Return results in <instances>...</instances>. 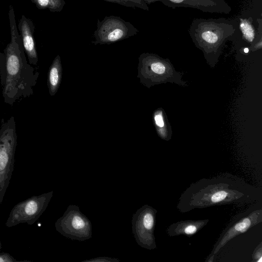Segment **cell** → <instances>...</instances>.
Instances as JSON below:
<instances>
[{"label": "cell", "mask_w": 262, "mask_h": 262, "mask_svg": "<svg viewBox=\"0 0 262 262\" xmlns=\"http://www.w3.org/2000/svg\"><path fill=\"white\" fill-rule=\"evenodd\" d=\"M156 212L151 207L145 205L132 217V231L137 243L149 250L156 247L154 236Z\"/></svg>", "instance_id": "cell-7"}, {"label": "cell", "mask_w": 262, "mask_h": 262, "mask_svg": "<svg viewBox=\"0 0 262 262\" xmlns=\"http://www.w3.org/2000/svg\"><path fill=\"white\" fill-rule=\"evenodd\" d=\"M8 19L11 39L3 53L0 52V79L4 101L12 106L33 94L39 72L27 60L11 5Z\"/></svg>", "instance_id": "cell-1"}, {"label": "cell", "mask_w": 262, "mask_h": 262, "mask_svg": "<svg viewBox=\"0 0 262 262\" xmlns=\"http://www.w3.org/2000/svg\"><path fill=\"white\" fill-rule=\"evenodd\" d=\"M62 71L60 57L57 55L50 67L48 74L47 85L51 96H54L58 90L61 80Z\"/></svg>", "instance_id": "cell-10"}, {"label": "cell", "mask_w": 262, "mask_h": 262, "mask_svg": "<svg viewBox=\"0 0 262 262\" xmlns=\"http://www.w3.org/2000/svg\"><path fill=\"white\" fill-rule=\"evenodd\" d=\"M154 120L157 126L159 127H162L164 126V123L161 113H157L155 114Z\"/></svg>", "instance_id": "cell-18"}, {"label": "cell", "mask_w": 262, "mask_h": 262, "mask_svg": "<svg viewBox=\"0 0 262 262\" xmlns=\"http://www.w3.org/2000/svg\"><path fill=\"white\" fill-rule=\"evenodd\" d=\"M238 31L237 23L225 18H197L192 21L189 32L192 39L201 47L221 45Z\"/></svg>", "instance_id": "cell-2"}, {"label": "cell", "mask_w": 262, "mask_h": 262, "mask_svg": "<svg viewBox=\"0 0 262 262\" xmlns=\"http://www.w3.org/2000/svg\"><path fill=\"white\" fill-rule=\"evenodd\" d=\"M0 246H2V244H1V241H0Z\"/></svg>", "instance_id": "cell-23"}, {"label": "cell", "mask_w": 262, "mask_h": 262, "mask_svg": "<svg viewBox=\"0 0 262 262\" xmlns=\"http://www.w3.org/2000/svg\"><path fill=\"white\" fill-rule=\"evenodd\" d=\"M17 27L29 63L37 65L38 58L34 38L35 26L33 21L22 15Z\"/></svg>", "instance_id": "cell-9"}, {"label": "cell", "mask_w": 262, "mask_h": 262, "mask_svg": "<svg viewBox=\"0 0 262 262\" xmlns=\"http://www.w3.org/2000/svg\"><path fill=\"white\" fill-rule=\"evenodd\" d=\"M239 28L243 37L249 42H252L255 36L254 28L251 21L247 19H240Z\"/></svg>", "instance_id": "cell-13"}, {"label": "cell", "mask_w": 262, "mask_h": 262, "mask_svg": "<svg viewBox=\"0 0 262 262\" xmlns=\"http://www.w3.org/2000/svg\"><path fill=\"white\" fill-rule=\"evenodd\" d=\"M17 141L16 123L11 116L0 128V205L13 173Z\"/></svg>", "instance_id": "cell-3"}, {"label": "cell", "mask_w": 262, "mask_h": 262, "mask_svg": "<svg viewBox=\"0 0 262 262\" xmlns=\"http://www.w3.org/2000/svg\"><path fill=\"white\" fill-rule=\"evenodd\" d=\"M228 193L225 191H220L214 193L211 197V201L213 203H217L223 201L227 196Z\"/></svg>", "instance_id": "cell-16"}, {"label": "cell", "mask_w": 262, "mask_h": 262, "mask_svg": "<svg viewBox=\"0 0 262 262\" xmlns=\"http://www.w3.org/2000/svg\"><path fill=\"white\" fill-rule=\"evenodd\" d=\"M41 10L48 9L51 12H60L66 4L64 0H30Z\"/></svg>", "instance_id": "cell-12"}, {"label": "cell", "mask_w": 262, "mask_h": 262, "mask_svg": "<svg viewBox=\"0 0 262 262\" xmlns=\"http://www.w3.org/2000/svg\"><path fill=\"white\" fill-rule=\"evenodd\" d=\"M120 260L116 258L103 256L91 258L82 261V262H119Z\"/></svg>", "instance_id": "cell-17"}, {"label": "cell", "mask_w": 262, "mask_h": 262, "mask_svg": "<svg viewBox=\"0 0 262 262\" xmlns=\"http://www.w3.org/2000/svg\"><path fill=\"white\" fill-rule=\"evenodd\" d=\"M161 2L172 8L189 7L209 13L229 14L232 10L225 0H161Z\"/></svg>", "instance_id": "cell-8"}, {"label": "cell", "mask_w": 262, "mask_h": 262, "mask_svg": "<svg viewBox=\"0 0 262 262\" xmlns=\"http://www.w3.org/2000/svg\"><path fill=\"white\" fill-rule=\"evenodd\" d=\"M147 5H150L156 2H161V0H143Z\"/></svg>", "instance_id": "cell-20"}, {"label": "cell", "mask_w": 262, "mask_h": 262, "mask_svg": "<svg viewBox=\"0 0 262 262\" xmlns=\"http://www.w3.org/2000/svg\"><path fill=\"white\" fill-rule=\"evenodd\" d=\"M104 1L117 4L121 6L132 8H139L148 11V5L143 0H103Z\"/></svg>", "instance_id": "cell-14"}, {"label": "cell", "mask_w": 262, "mask_h": 262, "mask_svg": "<svg viewBox=\"0 0 262 262\" xmlns=\"http://www.w3.org/2000/svg\"><path fill=\"white\" fill-rule=\"evenodd\" d=\"M28 260H17L9 253L0 252V262H30Z\"/></svg>", "instance_id": "cell-15"}, {"label": "cell", "mask_w": 262, "mask_h": 262, "mask_svg": "<svg viewBox=\"0 0 262 262\" xmlns=\"http://www.w3.org/2000/svg\"><path fill=\"white\" fill-rule=\"evenodd\" d=\"M252 221L250 218H245L241 222L237 223L234 227L230 229L222 240L221 243L219 245L216 250H217L220 248L224 245L227 242L230 240L234 236L238 233H242L245 232L248 228L251 226Z\"/></svg>", "instance_id": "cell-11"}, {"label": "cell", "mask_w": 262, "mask_h": 262, "mask_svg": "<svg viewBox=\"0 0 262 262\" xmlns=\"http://www.w3.org/2000/svg\"><path fill=\"white\" fill-rule=\"evenodd\" d=\"M1 248H2V246H0V250H1Z\"/></svg>", "instance_id": "cell-22"}, {"label": "cell", "mask_w": 262, "mask_h": 262, "mask_svg": "<svg viewBox=\"0 0 262 262\" xmlns=\"http://www.w3.org/2000/svg\"><path fill=\"white\" fill-rule=\"evenodd\" d=\"M53 194L51 191L33 195L16 204L10 212L6 226L12 227L21 223L34 224L47 209Z\"/></svg>", "instance_id": "cell-6"}, {"label": "cell", "mask_w": 262, "mask_h": 262, "mask_svg": "<svg viewBox=\"0 0 262 262\" xmlns=\"http://www.w3.org/2000/svg\"><path fill=\"white\" fill-rule=\"evenodd\" d=\"M139 30L132 24L119 16H106L98 20L94 32V45H110L133 36Z\"/></svg>", "instance_id": "cell-4"}, {"label": "cell", "mask_w": 262, "mask_h": 262, "mask_svg": "<svg viewBox=\"0 0 262 262\" xmlns=\"http://www.w3.org/2000/svg\"><path fill=\"white\" fill-rule=\"evenodd\" d=\"M244 51L245 52L247 53L249 51V49L248 48H246L244 49Z\"/></svg>", "instance_id": "cell-21"}, {"label": "cell", "mask_w": 262, "mask_h": 262, "mask_svg": "<svg viewBox=\"0 0 262 262\" xmlns=\"http://www.w3.org/2000/svg\"><path fill=\"white\" fill-rule=\"evenodd\" d=\"M56 231L64 237L84 241L92 236V226L89 219L80 210L79 206L70 205L63 215L55 224Z\"/></svg>", "instance_id": "cell-5"}, {"label": "cell", "mask_w": 262, "mask_h": 262, "mask_svg": "<svg viewBox=\"0 0 262 262\" xmlns=\"http://www.w3.org/2000/svg\"><path fill=\"white\" fill-rule=\"evenodd\" d=\"M197 230L196 227L194 225H189L184 229V232L187 234H192L196 232Z\"/></svg>", "instance_id": "cell-19"}]
</instances>
